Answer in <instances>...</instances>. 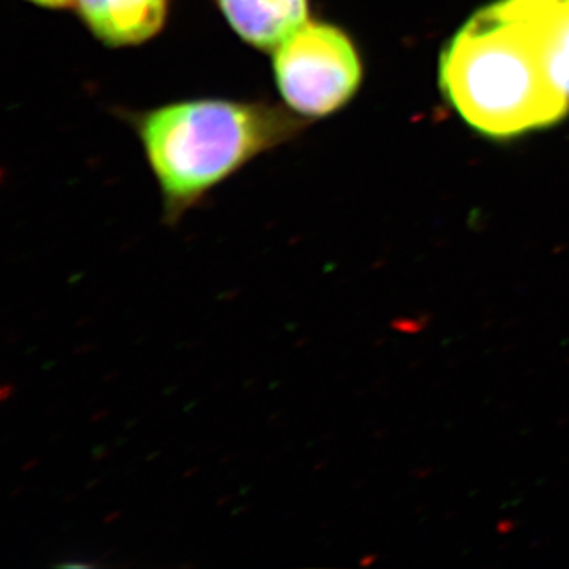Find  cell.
<instances>
[{
    "mask_svg": "<svg viewBox=\"0 0 569 569\" xmlns=\"http://www.w3.org/2000/svg\"><path fill=\"white\" fill-rule=\"evenodd\" d=\"M537 40L553 88L569 100V0H515Z\"/></svg>",
    "mask_w": 569,
    "mask_h": 569,
    "instance_id": "8992f818",
    "label": "cell"
},
{
    "mask_svg": "<svg viewBox=\"0 0 569 569\" xmlns=\"http://www.w3.org/2000/svg\"><path fill=\"white\" fill-rule=\"evenodd\" d=\"M32 6L47 10H69L73 9L74 0H24Z\"/></svg>",
    "mask_w": 569,
    "mask_h": 569,
    "instance_id": "52a82bcc",
    "label": "cell"
},
{
    "mask_svg": "<svg viewBox=\"0 0 569 569\" xmlns=\"http://www.w3.org/2000/svg\"><path fill=\"white\" fill-rule=\"evenodd\" d=\"M236 36L272 52L310 20V0H212Z\"/></svg>",
    "mask_w": 569,
    "mask_h": 569,
    "instance_id": "5b68a950",
    "label": "cell"
},
{
    "mask_svg": "<svg viewBox=\"0 0 569 569\" xmlns=\"http://www.w3.org/2000/svg\"><path fill=\"white\" fill-rule=\"evenodd\" d=\"M441 91L478 132L515 138L556 126L569 100L549 80L529 24L512 0L482 7L448 41Z\"/></svg>",
    "mask_w": 569,
    "mask_h": 569,
    "instance_id": "7a4b0ae2",
    "label": "cell"
},
{
    "mask_svg": "<svg viewBox=\"0 0 569 569\" xmlns=\"http://www.w3.org/2000/svg\"><path fill=\"white\" fill-rule=\"evenodd\" d=\"M122 118L141 142L170 227L219 183L312 122L284 103L230 99L182 100L123 111Z\"/></svg>",
    "mask_w": 569,
    "mask_h": 569,
    "instance_id": "6da1fadb",
    "label": "cell"
},
{
    "mask_svg": "<svg viewBox=\"0 0 569 569\" xmlns=\"http://www.w3.org/2000/svg\"><path fill=\"white\" fill-rule=\"evenodd\" d=\"M271 54L283 103L309 121L342 110L365 77L355 41L331 22L307 21Z\"/></svg>",
    "mask_w": 569,
    "mask_h": 569,
    "instance_id": "3957f363",
    "label": "cell"
},
{
    "mask_svg": "<svg viewBox=\"0 0 569 569\" xmlns=\"http://www.w3.org/2000/svg\"><path fill=\"white\" fill-rule=\"evenodd\" d=\"M173 0H74L78 20L108 48L140 47L167 28Z\"/></svg>",
    "mask_w": 569,
    "mask_h": 569,
    "instance_id": "277c9868",
    "label": "cell"
}]
</instances>
